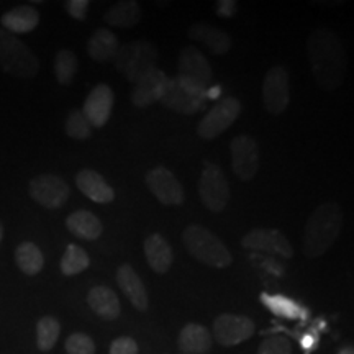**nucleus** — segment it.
Segmentation results:
<instances>
[{
  "instance_id": "nucleus-6",
  "label": "nucleus",
  "mask_w": 354,
  "mask_h": 354,
  "mask_svg": "<svg viewBox=\"0 0 354 354\" xmlns=\"http://www.w3.org/2000/svg\"><path fill=\"white\" fill-rule=\"evenodd\" d=\"M176 77L189 91L207 95L214 79V71L207 57L197 48L185 46L179 55V73Z\"/></svg>"
},
{
  "instance_id": "nucleus-35",
  "label": "nucleus",
  "mask_w": 354,
  "mask_h": 354,
  "mask_svg": "<svg viewBox=\"0 0 354 354\" xmlns=\"http://www.w3.org/2000/svg\"><path fill=\"white\" fill-rule=\"evenodd\" d=\"M258 354H292V343L284 335H274L259 344Z\"/></svg>"
},
{
  "instance_id": "nucleus-31",
  "label": "nucleus",
  "mask_w": 354,
  "mask_h": 354,
  "mask_svg": "<svg viewBox=\"0 0 354 354\" xmlns=\"http://www.w3.org/2000/svg\"><path fill=\"white\" fill-rule=\"evenodd\" d=\"M61 335V323L55 317H43L37 323V346L39 351L48 353L56 346Z\"/></svg>"
},
{
  "instance_id": "nucleus-1",
  "label": "nucleus",
  "mask_w": 354,
  "mask_h": 354,
  "mask_svg": "<svg viewBox=\"0 0 354 354\" xmlns=\"http://www.w3.org/2000/svg\"><path fill=\"white\" fill-rule=\"evenodd\" d=\"M307 53L310 68L318 86L328 91L342 86L346 77L348 56L333 30H313L307 39Z\"/></svg>"
},
{
  "instance_id": "nucleus-22",
  "label": "nucleus",
  "mask_w": 354,
  "mask_h": 354,
  "mask_svg": "<svg viewBox=\"0 0 354 354\" xmlns=\"http://www.w3.org/2000/svg\"><path fill=\"white\" fill-rule=\"evenodd\" d=\"M87 304L92 308V312L104 320H117L122 313L118 295L110 287L105 286H97L88 290Z\"/></svg>"
},
{
  "instance_id": "nucleus-37",
  "label": "nucleus",
  "mask_w": 354,
  "mask_h": 354,
  "mask_svg": "<svg viewBox=\"0 0 354 354\" xmlns=\"http://www.w3.org/2000/svg\"><path fill=\"white\" fill-rule=\"evenodd\" d=\"M88 6H91L88 0H69V2L64 3V8L73 19L86 20Z\"/></svg>"
},
{
  "instance_id": "nucleus-36",
  "label": "nucleus",
  "mask_w": 354,
  "mask_h": 354,
  "mask_svg": "<svg viewBox=\"0 0 354 354\" xmlns=\"http://www.w3.org/2000/svg\"><path fill=\"white\" fill-rule=\"evenodd\" d=\"M109 354H138V343L131 336H118L110 344Z\"/></svg>"
},
{
  "instance_id": "nucleus-29",
  "label": "nucleus",
  "mask_w": 354,
  "mask_h": 354,
  "mask_svg": "<svg viewBox=\"0 0 354 354\" xmlns=\"http://www.w3.org/2000/svg\"><path fill=\"white\" fill-rule=\"evenodd\" d=\"M15 263L25 276H37L44 266V256L35 243L24 241L15 250Z\"/></svg>"
},
{
  "instance_id": "nucleus-24",
  "label": "nucleus",
  "mask_w": 354,
  "mask_h": 354,
  "mask_svg": "<svg viewBox=\"0 0 354 354\" xmlns=\"http://www.w3.org/2000/svg\"><path fill=\"white\" fill-rule=\"evenodd\" d=\"M210 331L198 323H187L179 333V348L184 354H207L212 349Z\"/></svg>"
},
{
  "instance_id": "nucleus-41",
  "label": "nucleus",
  "mask_w": 354,
  "mask_h": 354,
  "mask_svg": "<svg viewBox=\"0 0 354 354\" xmlns=\"http://www.w3.org/2000/svg\"><path fill=\"white\" fill-rule=\"evenodd\" d=\"M3 241V225H2V221H0V243Z\"/></svg>"
},
{
  "instance_id": "nucleus-8",
  "label": "nucleus",
  "mask_w": 354,
  "mask_h": 354,
  "mask_svg": "<svg viewBox=\"0 0 354 354\" xmlns=\"http://www.w3.org/2000/svg\"><path fill=\"white\" fill-rule=\"evenodd\" d=\"M241 110V102L234 99V97H225V99L218 100L215 107L202 118L201 123H198V136L207 141L220 136L221 133L227 131L228 128L233 125L234 120L240 117Z\"/></svg>"
},
{
  "instance_id": "nucleus-20",
  "label": "nucleus",
  "mask_w": 354,
  "mask_h": 354,
  "mask_svg": "<svg viewBox=\"0 0 354 354\" xmlns=\"http://www.w3.org/2000/svg\"><path fill=\"white\" fill-rule=\"evenodd\" d=\"M145 256L149 268L158 274H166L174 263V253L172 248L161 233L149 234L145 240Z\"/></svg>"
},
{
  "instance_id": "nucleus-2",
  "label": "nucleus",
  "mask_w": 354,
  "mask_h": 354,
  "mask_svg": "<svg viewBox=\"0 0 354 354\" xmlns=\"http://www.w3.org/2000/svg\"><path fill=\"white\" fill-rule=\"evenodd\" d=\"M342 230L343 214L338 203L333 201L320 203L308 216L307 227H305L304 254L308 258L323 256L338 240Z\"/></svg>"
},
{
  "instance_id": "nucleus-9",
  "label": "nucleus",
  "mask_w": 354,
  "mask_h": 354,
  "mask_svg": "<svg viewBox=\"0 0 354 354\" xmlns=\"http://www.w3.org/2000/svg\"><path fill=\"white\" fill-rule=\"evenodd\" d=\"M30 196L44 209H61L69 198V184L63 177L55 174H41L33 177L28 185Z\"/></svg>"
},
{
  "instance_id": "nucleus-11",
  "label": "nucleus",
  "mask_w": 354,
  "mask_h": 354,
  "mask_svg": "<svg viewBox=\"0 0 354 354\" xmlns=\"http://www.w3.org/2000/svg\"><path fill=\"white\" fill-rule=\"evenodd\" d=\"M263 102L269 113L279 115L287 109L290 102L289 73L282 66H272L266 73L263 82Z\"/></svg>"
},
{
  "instance_id": "nucleus-26",
  "label": "nucleus",
  "mask_w": 354,
  "mask_h": 354,
  "mask_svg": "<svg viewBox=\"0 0 354 354\" xmlns=\"http://www.w3.org/2000/svg\"><path fill=\"white\" fill-rule=\"evenodd\" d=\"M118 38L112 33V30L99 28L91 35L87 43V53L95 63H107L113 59L115 53L118 50Z\"/></svg>"
},
{
  "instance_id": "nucleus-17",
  "label": "nucleus",
  "mask_w": 354,
  "mask_h": 354,
  "mask_svg": "<svg viewBox=\"0 0 354 354\" xmlns=\"http://www.w3.org/2000/svg\"><path fill=\"white\" fill-rule=\"evenodd\" d=\"M166 73H162L161 69H151L148 74H145L138 82L133 86V91L130 94V100L135 107H148V105L154 104L161 99L162 91L167 82Z\"/></svg>"
},
{
  "instance_id": "nucleus-21",
  "label": "nucleus",
  "mask_w": 354,
  "mask_h": 354,
  "mask_svg": "<svg viewBox=\"0 0 354 354\" xmlns=\"http://www.w3.org/2000/svg\"><path fill=\"white\" fill-rule=\"evenodd\" d=\"M76 185L84 196L95 203H110L115 198V190L94 169H82L77 172Z\"/></svg>"
},
{
  "instance_id": "nucleus-27",
  "label": "nucleus",
  "mask_w": 354,
  "mask_h": 354,
  "mask_svg": "<svg viewBox=\"0 0 354 354\" xmlns=\"http://www.w3.org/2000/svg\"><path fill=\"white\" fill-rule=\"evenodd\" d=\"M141 19V7L135 0H122L113 3L107 12L104 13L105 24L117 26V28H131L138 24Z\"/></svg>"
},
{
  "instance_id": "nucleus-39",
  "label": "nucleus",
  "mask_w": 354,
  "mask_h": 354,
  "mask_svg": "<svg viewBox=\"0 0 354 354\" xmlns=\"http://www.w3.org/2000/svg\"><path fill=\"white\" fill-rule=\"evenodd\" d=\"M302 346L305 349V353H310L313 348L317 346V336L315 335H305L302 338Z\"/></svg>"
},
{
  "instance_id": "nucleus-7",
  "label": "nucleus",
  "mask_w": 354,
  "mask_h": 354,
  "mask_svg": "<svg viewBox=\"0 0 354 354\" xmlns=\"http://www.w3.org/2000/svg\"><path fill=\"white\" fill-rule=\"evenodd\" d=\"M201 201L214 214L225 210L230 201V185L223 171L214 162H207L198 180Z\"/></svg>"
},
{
  "instance_id": "nucleus-15",
  "label": "nucleus",
  "mask_w": 354,
  "mask_h": 354,
  "mask_svg": "<svg viewBox=\"0 0 354 354\" xmlns=\"http://www.w3.org/2000/svg\"><path fill=\"white\" fill-rule=\"evenodd\" d=\"M151 194L165 205H180L184 202V189L177 177L165 166H156L145 177Z\"/></svg>"
},
{
  "instance_id": "nucleus-23",
  "label": "nucleus",
  "mask_w": 354,
  "mask_h": 354,
  "mask_svg": "<svg viewBox=\"0 0 354 354\" xmlns=\"http://www.w3.org/2000/svg\"><path fill=\"white\" fill-rule=\"evenodd\" d=\"M3 30L12 35H24L30 33L37 28L39 24V13L35 7L19 6L13 7L12 10L3 13L0 19Z\"/></svg>"
},
{
  "instance_id": "nucleus-32",
  "label": "nucleus",
  "mask_w": 354,
  "mask_h": 354,
  "mask_svg": "<svg viewBox=\"0 0 354 354\" xmlns=\"http://www.w3.org/2000/svg\"><path fill=\"white\" fill-rule=\"evenodd\" d=\"M77 56L71 50H59L55 57V76L61 86L73 84L77 74Z\"/></svg>"
},
{
  "instance_id": "nucleus-4",
  "label": "nucleus",
  "mask_w": 354,
  "mask_h": 354,
  "mask_svg": "<svg viewBox=\"0 0 354 354\" xmlns=\"http://www.w3.org/2000/svg\"><path fill=\"white\" fill-rule=\"evenodd\" d=\"M0 68L13 77L32 79L38 74L39 61L15 35L0 28Z\"/></svg>"
},
{
  "instance_id": "nucleus-13",
  "label": "nucleus",
  "mask_w": 354,
  "mask_h": 354,
  "mask_svg": "<svg viewBox=\"0 0 354 354\" xmlns=\"http://www.w3.org/2000/svg\"><path fill=\"white\" fill-rule=\"evenodd\" d=\"M207 95L196 94V92L189 91L183 84L177 81V77L167 79L165 91L161 94V102L166 109L180 115H194L201 112L205 105Z\"/></svg>"
},
{
  "instance_id": "nucleus-33",
  "label": "nucleus",
  "mask_w": 354,
  "mask_h": 354,
  "mask_svg": "<svg viewBox=\"0 0 354 354\" xmlns=\"http://www.w3.org/2000/svg\"><path fill=\"white\" fill-rule=\"evenodd\" d=\"M66 135L73 140H87L92 135V127L88 125L87 118L84 117L82 110H73L66 118L64 125Z\"/></svg>"
},
{
  "instance_id": "nucleus-16",
  "label": "nucleus",
  "mask_w": 354,
  "mask_h": 354,
  "mask_svg": "<svg viewBox=\"0 0 354 354\" xmlns=\"http://www.w3.org/2000/svg\"><path fill=\"white\" fill-rule=\"evenodd\" d=\"M113 92L107 84H99L91 91L87 95L86 102H84L82 113L87 118L88 125L102 128L109 122L110 115H112L113 109Z\"/></svg>"
},
{
  "instance_id": "nucleus-34",
  "label": "nucleus",
  "mask_w": 354,
  "mask_h": 354,
  "mask_svg": "<svg viewBox=\"0 0 354 354\" xmlns=\"http://www.w3.org/2000/svg\"><path fill=\"white\" fill-rule=\"evenodd\" d=\"M68 354H95V343L86 333H73L64 343Z\"/></svg>"
},
{
  "instance_id": "nucleus-10",
  "label": "nucleus",
  "mask_w": 354,
  "mask_h": 354,
  "mask_svg": "<svg viewBox=\"0 0 354 354\" xmlns=\"http://www.w3.org/2000/svg\"><path fill=\"white\" fill-rule=\"evenodd\" d=\"M232 169L238 179L253 180L259 171V145L248 135L236 136L230 143Z\"/></svg>"
},
{
  "instance_id": "nucleus-28",
  "label": "nucleus",
  "mask_w": 354,
  "mask_h": 354,
  "mask_svg": "<svg viewBox=\"0 0 354 354\" xmlns=\"http://www.w3.org/2000/svg\"><path fill=\"white\" fill-rule=\"evenodd\" d=\"M261 302L264 304V307L271 310L276 317L287 318V320H305L308 317L307 310L284 295H269L263 294L261 295Z\"/></svg>"
},
{
  "instance_id": "nucleus-18",
  "label": "nucleus",
  "mask_w": 354,
  "mask_h": 354,
  "mask_svg": "<svg viewBox=\"0 0 354 354\" xmlns=\"http://www.w3.org/2000/svg\"><path fill=\"white\" fill-rule=\"evenodd\" d=\"M117 284L135 308L145 312L149 307V297L141 277L130 264H123L117 269Z\"/></svg>"
},
{
  "instance_id": "nucleus-40",
  "label": "nucleus",
  "mask_w": 354,
  "mask_h": 354,
  "mask_svg": "<svg viewBox=\"0 0 354 354\" xmlns=\"http://www.w3.org/2000/svg\"><path fill=\"white\" fill-rule=\"evenodd\" d=\"M338 354H354V349H353V346H343L338 351Z\"/></svg>"
},
{
  "instance_id": "nucleus-3",
  "label": "nucleus",
  "mask_w": 354,
  "mask_h": 354,
  "mask_svg": "<svg viewBox=\"0 0 354 354\" xmlns=\"http://www.w3.org/2000/svg\"><path fill=\"white\" fill-rule=\"evenodd\" d=\"M183 243L190 256L210 268L225 269L233 263L225 243L203 225H189L183 233Z\"/></svg>"
},
{
  "instance_id": "nucleus-12",
  "label": "nucleus",
  "mask_w": 354,
  "mask_h": 354,
  "mask_svg": "<svg viewBox=\"0 0 354 354\" xmlns=\"http://www.w3.org/2000/svg\"><path fill=\"white\" fill-rule=\"evenodd\" d=\"M254 322L248 317L223 313V315L216 317L214 322V336L216 343L227 348L248 342L254 335Z\"/></svg>"
},
{
  "instance_id": "nucleus-30",
  "label": "nucleus",
  "mask_w": 354,
  "mask_h": 354,
  "mask_svg": "<svg viewBox=\"0 0 354 354\" xmlns=\"http://www.w3.org/2000/svg\"><path fill=\"white\" fill-rule=\"evenodd\" d=\"M88 264H91V258H88L87 251L79 245H69L61 258L59 268L64 276H77L86 271Z\"/></svg>"
},
{
  "instance_id": "nucleus-5",
  "label": "nucleus",
  "mask_w": 354,
  "mask_h": 354,
  "mask_svg": "<svg viewBox=\"0 0 354 354\" xmlns=\"http://www.w3.org/2000/svg\"><path fill=\"white\" fill-rule=\"evenodd\" d=\"M158 59V51L148 41H133L118 46L113 56V64L128 82L135 86L145 74L154 69Z\"/></svg>"
},
{
  "instance_id": "nucleus-25",
  "label": "nucleus",
  "mask_w": 354,
  "mask_h": 354,
  "mask_svg": "<svg viewBox=\"0 0 354 354\" xmlns=\"http://www.w3.org/2000/svg\"><path fill=\"white\" fill-rule=\"evenodd\" d=\"M66 227H68V230L74 236L87 241L99 240L102 232H104V225H102L99 216L88 210L73 212L66 218Z\"/></svg>"
},
{
  "instance_id": "nucleus-14",
  "label": "nucleus",
  "mask_w": 354,
  "mask_h": 354,
  "mask_svg": "<svg viewBox=\"0 0 354 354\" xmlns=\"http://www.w3.org/2000/svg\"><path fill=\"white\" fill-rule=\"evenodd\" d=\"M241 246L251 251H264L269 254H277L282 258H292L294 248L284 233L274 228H256L246 233L241 240Z\"/></svg>"
},
{
  "instance_id": "nucleus-38",
  "label": "nucleus",
  "mask_w": 354,
  "mask_h": 354,
  "mask_svg": "<svg viewBox=\"0 0 354 354\" xmlns=\"http://www.w3.org/2000/svg\"><path fill=\"white\" fill-rule=\"evenodd\" d=\"M238 10V3L234 0H218L216 2V13L221 19H232Z\"/></svg>"
},
{
  "instance_id": "nucleus-19",
  "label": "nucleus",
  "mask_w": 354,
  "mask_h": 354,
  "mask_svg": "<svg viewBox=\"0 0 354 354\" xmlns=\"http://www.w3.org/2000/svg\"><path fill=\"white\" fill-rule=\"evenodd\" d=\"M189 37L194 41H198L205 44V48L212 55L215 56H223L227 55L232 48L233 39L230 37V33L223 32V30L212 26L209 24H194L189 28Z\"/></svg>"
}]
</instances>
